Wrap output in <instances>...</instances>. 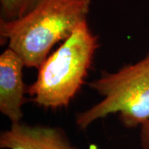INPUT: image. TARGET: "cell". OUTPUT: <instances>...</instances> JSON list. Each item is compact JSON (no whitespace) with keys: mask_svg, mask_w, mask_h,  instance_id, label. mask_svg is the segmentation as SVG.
Wrapping results in <instances>:
<instances>
[{"mask_svg":"<svg viewBox=\"0 0 149 149\" xmlns=\"http://www.w3.org/2000/svg\"><path fill=\"white\" fill-rule=\"evenodd\" d=\"M91 0H43L15 20L0 19V36L27 68H39L53 47L87 21Z\"/></svg>","mask_w":149,"mask_h":149,"instance_id":"obj_1","label":"cell"},{"mask_svg":"<svg viewBox=\"0 0 149 149\" xmlns=\"http://www.w3.org/2000/svg\"><path fill=\"white\" fill-rule=\"evenodd\" d=\"M99 40L81 22L38 68L36 80L27 87L30 100L45 109L68 107L85 82Z\"/></svg>","mask_w":149,"mask_h":149,"instance_id":"obj_2","label":"cell"},{"mask_svg":"<svg viewBox=\"0 0 149 149\" xmlns=\"http://www.w3.org/2000/svg\"><path fill=\"white\" fill-rule=\"evenodd\" d=\"M89 86L103 99L76 114L75 123L80 129L113 113H118L125 128L141 126L149 119V52L139 61L116 71L102 70Z\"/></svg>","mask_w":149,"mask_h":149,"instance_id":"obj_3","label":"cell"},{"mask_svg":"<svg viewBox=\"0 0 149 149\" xmlns=\"http://www.w3.org/2000/svg\"><path fill=\"white\" fill-rule=\"evenodd\" d=\"M22 59L10 48L0 55V112L11 123L22 122V106L28 100L27 87L23 80Z\"/></svg>","mask_w":149,"mask_h":149,"instance_id":"obj_4","label":"cell"},{"mask_svg":"<svg viewBox=\"0 0 149 149\" xmlns=\"http://www.w3.org/2000/svg\"><path fill=\"white\" fill-rule=\"evenodd\" d=\"M3 149H79L70 143L65 131L59 127L42 124L12 123L0 134Z\"/></svg>","mask_w":149,"mask_h":149,"instance_id":"obj_5","label":"cell"},{"mask_svg":"<svg viewBox=\"0 0 149 149\" xmlns=\"http://www.w3.org/2000/svg\"><path fill=\"white\" fill-rule=\"evenodd\" d=\"M43 0H0L1 18L15 20L32 10Z\"/></svg>","mask_w":149,"mask_h":149,"instance_id":"obj_6","label":"cell"},{"mask_svg":"<svg viewBox=\"0 0 149 149\" xmlns=\"http://www.w3.org/2000/svg\"><path fill=\"white\" fill-rule=\"evenodd\" d=\"M140 145L142 149H149V119L140 126Z\"/></svg>","mask_w":149,"mask_h":149,"instance_id":"obj_7","label":"cell"}]
</instances>
